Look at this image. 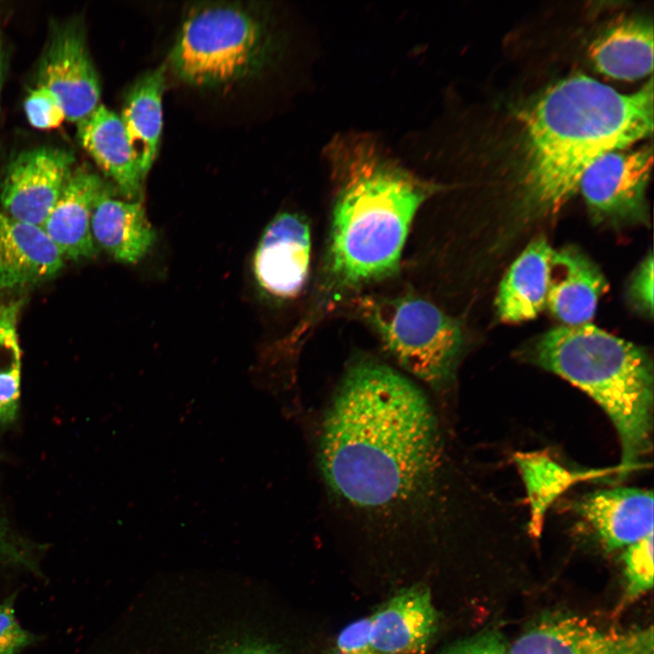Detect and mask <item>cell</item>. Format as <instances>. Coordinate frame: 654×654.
<instances>
[{"label":"cell","instance_id":"26","mask_svg":"<svg viewBox=\"0 0 654 654\" xmlns=\"http://www.w3.org/2000/svg\"><path fill=\"white\" fill-rule=\"evenodd\" d=\"M0 565L21 568L41 576L40 567L32 551L23 540L12 536L0 520Z\"/></svg>","mask_w":654,"mask_h":654},{"label":"cell","instance_id":"3","mask_svg":"<svg viewBox=\"0 0 654 654\" xmlns=\"http://www.w3.org/2000/svg\"><path fill=\"white\" fill-rule=\"evenodd\" d=\"M532 361L590 395L613 422L621 443L623 471L651 445L653 366L648 352L589 322L540 335Z\"/></svg>","mask_w":654,"mask_h":654},{"label":"cell","instance_id":"1","mask_svg":"<svg viewBox=\"0 0 654 654\" xmlns=\"http://www.w3.org/2000/svg\"><path fill=\"white\" fill-rule=\"evenodd\" d=\"M326 155L336 190L312 316L337 298L392 276L418 210L442 190L371 136L336 137Z\"/></svg>","mask_w":654,"mask_h":654},{"label":"cell","instance_id":"11","mask_svg":"<svg viewBox=\"0 0 654 654\" xmlns=\"http://www.w3.org/2000/svg\"><path fill=\"white\" fill-rule=\"evenodd\" d=\"M311 250L307 220L295 213L277 214L265 227L254 253L257 283L276 298L297 296L308 278Z\"/></svg>","mask_w":654,"mask_h":654},{"label":"cell","instance_id":"16","mask_svg":"<svg viewBox=\"0 0 654 654\" xmlns=\"http://www.w3.org/2000/svg\"><path fill=\"white\" fill-rule=\"evenodd\" d=\"M77 134L83 148L119 193L128 201H142L144 180L120 115L100 104L77 123Z\"/></svg>","mask_w":654,"mask_h":654},{"label":"cell","instance_id":"5","mask_svg":"<svg viewBox=\"0 0 654 654\" xmlns=\"http://www.w3.org/2000/svg\"><path fill=\"white\" fill-rule=\"evenodd\" d=\"M356 312L402 369L439 392L451 384L464 349L458 321L412 295L362 297Z\"/></svg>","mask_w":654,"mask_h":654},{"label":"cell","instance_id":"14","mask_svg":"<svg viewBox=\"0 0 654 654\" xmlns=\"http://www.w3.org/2000/svg\"><path fill=\"white\" fill-rule=\"evenodd\" d=\"M109 191L98 174L85 168L73 171L42 225L64 258L78 261L96 254L91 219L97 201Z\"/></svg>","mask_w":654,"mask_h":654},{"label":"cell","instance_id":"30","mask_svg":"<svg viewBox=\"0 0 654 654\" xmlns=\"http://www.w3.org/2000/svg\"><path fill=\"white\" fill-rule=\"evenodd\" d=\"M3 74H4V53H3L1 37H0V92H1L2 82H3Z\"/></svg>","mask_w":654,"mask_h":654},{"label":"cell","instance_id":"21","mask_svg":"<svg viewBox=\"0 0 654 654\" xmlns=\"http://www.w3.org/2000/svg\"><path fill=\"white\" fill-rule=\"evenodd\" d=\"M21 301L0 307V426L12 423L20 397L21 349L17 320Z\"/></svg>","mask_w":654,"mask_h":654},{"label":"cell","instance_id":"2","mask_svg":"<svg viewBox=\"0 0 654 654\" xmlns=\"http://www.w3.org/2000/svg\"><path fill=\"white\" fill-rule=\"evenodd\" d=\"M521 121V209L530 218L552 215L579 191L584 172L598 158L651 134L652 79L627 94L572 75L540 94Z\"/></svg>","mask_w":654,"mask_h":654},{"label":"cell","instance_id":"23","mask_svg":"<svg viewBox=\"0 0 654 654\" xmlns=\"http://www.w3.org/2000/svg\"><path fill=\"white\" fill-rule=\"evenodd\" d=\"M627 592L637 597L653 586V532L626 547L623 554Z\"/></svg>","mask_w":654,"mask_h":654},{"label":"cell","instance_id":"7","mask_svg":"<svg viewBox=\"0 0 654 654\" xmlns=\"http://www.w3.org/2000/svg\"><path fill=\"white\" fill-rule=\"evenodd\" d=\"M652 162V146L643 145L609 152L592 163L579 184L592 218L612 224L647 223Z\"/></svg>","mask_w":654,"mask_h":654},{"label":"cell","instance_id":"17","mask_svg":"<svg viewBox=\"0 0 654 654\" xmlns=\"http://www.w3.org/2000/svg\"><path fill=\"white\" fill-rule=\"evenodd\" d=\"M94 241L116 261L134 264L153 249L157 233L142 201L114 199L110 191L97 201L92 214Z\"/></svg>","mask_w":654,"mask_h":654},{"label":"cell","instance_id":"24","mask_svg":"<svg viewBox=\"0 0 654 654\" xmlns=\"http://www.w3.org/2000/svg\"><path fill=\"white\" fill-rule=\"evenodd\" d=\"M16 593L0 602V654H21L41 638L24 629L15 615Z\"/></svg>","mask_w":654,"mask_h":654},{"label":"cell","instance_id":"29","mask_svg":"<svg viewBox=\"0 0 654 654\" xmlns=\"http://www.w3.org/2000/svg\"><path fill=\"white\" fill-rule=\"evenodd\" d=\"M227 654H280L276 650L263 646H245L236 648Z\"/></svg>","mask_w":654,"mask_h":654},{"label":"cell","instance_id":"28","mask_svg":"<svg viewBox=\"0 0 654 654\" xmlns=\"http://www.w3.org/2000/svg\"><path fill=\"white\" fill-rule=\"evenodd\" d=\"M438 654H509V651L500 634L489 630L458 641Z\"/></svg>","mask_w":654,"mask_h":654},{"label":"cell","instance_id":"4","mask_svg":"<svg viewBox=\"0 0 654 654\" xmlns=\"http://www.w3.org/2000/svg\"><path fill=\"white\" fill-rule=\"evenodd\" d=\"M266 19L240 4L193 9L185 18L169 62L175 75L194 86H215L259 71L272 54Z\"/></svg>","mask_w":654,"mask_h":654},{"label":"cell","instance_id":"18","mask_svg":"<svg viewBox=\"0 0 654 654\" xmlns=\"http://www.w3.org/2000/svg\"><path fill=\"white\" fill-rule=\"evenodd\" d=\"M553 250L546 238L539 237L512 263L500 282L495 302L501 321L532 320L546 307Z\"/></svg>","mask_w":654,"mask_h":654},{"label":"cell","instance_id":"19","mask_svg":"<svg viewBox=\"0 0 654 654\" xmlns=\"http://www.w3.org/2000/svg\"><path fill=\"white\" fill-rule=\"evenodd\" d=\"M589 54L595 68L607 76L642 78L653 67L652 23L639 16L612 22L592 41Z\"/></svg>","mask_w":654,"mask_h":654},{"label":"cell","instance_id":"15","mask_svg":"<svg viewBox=\"0 0 654 654\" xmlns=\"http://www.w3.org/2000/svg\"><path fill=\"white\" fill-rule=\"evenodd\" d=\"M64 260L41 226L0 213V289L48 281L61 271Z\"/></svg>","mask_w":654,"mask_h":654},{"label":"cell","instance_id":"31","mask_svg":"<svg viewBox=\"0 0 654 654\" xmlns=\"http://www.w3.org/2000/svg\"><path fill=\"white\" fill-rule=\"evenodd\" d=\"M1 307V306H0Z\"/></svg>","mask_w":654,"mask_h":654},{"label":"cell","instance_id":"12","mask_svg":"<svg viewBox=\"0 0 654 654\" xmlns=\"http://www.w3.org/2000/svg\"><path fill=\"white\" fill-rule=\"evenodd\" d=\"M607 287L600 268L580 249L553 250L546 306L566 326L589 323Z\"/></svg>","mask_w":654,"mask_h":654},{"label":"cell","instance_id":"13","mask_svg":"<svg viewBox=\"0 0 654 654\" xmlns=\"http://www.w3.org/2000/svg\"><path fill=\"white\" fill-rule=\"evenodd\" d=\"M577 510L609 550L628 547L653 532L652 492L636 488L597 490Z\"/></svg>","mask_w":654,"mask_h":654},{"label":"cell","instance_id":"6","mask_svg":"<svg viewBox=\"0 0 654 654\" xmlns=\"http://www.w3.org/2000/svg\"><path fill=\"white\" fill-rule=\"evenodd\" d=\"M438 625L429 588L414 585L346 626L327 654H423Z\"/></svg>","mask_w":654,"mask_h":654},{"label":"cell","instance_id":"8","mask_svg":"<svg viewBox=\"0 0 654 654\" xmlns=\"http://www.w3.org/2000/svg\"><path fill=\"white\" fill-rule=\"evenodd\" d=\"M509 654H653L652 628L615 630L575 615L539 620L510 645Z\"/></svg>","mask_w":654,"mask_h":654},{"label":"cell","instance_id":"9","mask_svg":"<svg viewBox=\"0 0 654 654\" xmlns=\"http://www.w3.org/2000/svg\"><path fill=\"white\" fill-rule=\"evenodd\" d=\"M74 157L65 149L39 147L9 164L0 194L5 213L41 226L73 173Z\"/></svg>","mask_w":654,"mask_h":654},{"label":"cell","instance_id":"25","mask_svg":"<svg viewBox=\"0 0 654 654\" xmlns=\"http://www.w3.org/2000/svg\"><path fill=\"white\" fill-rule=\"evenodd\" d=\"M24 107L30 124L40 130L55 128L65 119L61 102L44 86L38 85L30 92Z\"/></svg>","mask_w":654,"mask_h":654},{"label":"cell","instance_id":"20","mask_svg":"<svg viewBox=\"0 0 654 654\" xmlns=\"http://www.w3.org/2000/svg\"><path fill=\"white\" fill-rule=\"evenodd\" d=\"M165 72L161 64L142 74L129 88L120 115L144 180L158 154Z\"/></svg>","mask_w":654,"mask_h":654},{"label":"cell","instance_id":"27","mask_svg":"<svg viewBox=\"0 0 654 654\" xmlns=\"http://www.w3.org/2000/svg\"><path fill=\"white\" fill-rule=\"evenodd\" d=\"M653 263L650 253L634 272L628 290L634 307L649 317L653 314Z\"/></svg>","mask_w":654,"mask_h":654},{"label":"cell","instance_id":"10","mask_svg":"<svg viewBox=\"0 0 654 654\" xmlns=\"http://www.w3.org/2000/svg\"><path fill=\"white\" fill-rule=\"evenodd\" d=\"M38 85L57 96L69 122L77 124L100 104L98 74L78 24L54 33L39 65Z\"/></svg>","mask_w":654,"mask_h":654},{"label":"cell","instance_id":"22","mask_svg":"<svg viewBox=\"0 0 654 654\" xmlns=\"http://www.w3.org/2000/svg\"><path fill=\"white\" fill-rule=\"evenodd\" d=\"M516 461L527 488L532 522L538 528L549 505L572 478L565 469L543 454L521 453Z\"/></svg>","mask_w":654,"mask_h":654}]
</instances>
